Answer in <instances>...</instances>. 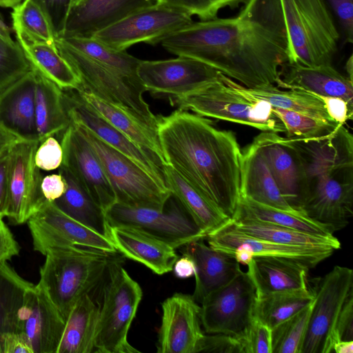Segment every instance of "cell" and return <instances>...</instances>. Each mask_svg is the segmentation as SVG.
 I'll return each instance as SVG.
<instances>
[{"instance_id": "obj_61", "label": "cell", "mask_w": 353, "mask_h": 353, "mask_svg": "<svg viewBox=\"0 0 353 353\" xmlns=\"http://www.w3.org/2000/svg\"><path fill=\"white\" fill-rule=\"evenodd\" d=\"M345 70L347 73V77L352 81V55L351 54L347 59L345 65Z\"/></svg>"}, {"instance_id": "obj_5", "label": "cell", "mask_w": 353, "mask_h": 353, "mask_svg": "<svg viewBox=\"0 0 353 353\" xmlns=\"http://www.w3.org/2000/svg\"><path fill=\"white\" fill-rule=\"evenodd\" d=\"M289 43L288 63L332 65L340 34L325 0H280Z\"/></svg>"}, {"instance_id": "obj_26", "label": "cell", "mask_w": 353, "mask_h": 353, "mask_svg": "<svg viewBox=\"0 0 353 353\" xmlns=\"http://www.w3.org/2000/svg\"><path fill=\"white\" fill-rule=\"evenodd\" d=\"M278 88L299 89L319 96L340 97L353 108V83L332 65L308 67L285 63L276 82Z\"/></svg>"}, {"instance_id": "obj_11", "label": "cell", "mask_w": 353, "mask_h": 353, "mask_svg": "<svg viewBox=\"0 0 353 353\" xmlns=\"http://www.w3.org/2000/svg\"><path fill=\"white\" fill-rule=\"evenodd\" d=\"M256 299V288L248 272L241 270L201 301L200 317L205 332L241 338L254 318Z\"/></svg>"}, {"instance_id": "obj_59", "label": "cell", "mask_w": 353, "mask_h": 353, "mask_svg": "<svg viewBox=\"0 0 353 353\" xmlns=\"http://www.w3.org/2000/svg\"><path fill=\"white\" fill-rule=\"evenodd\" d=\"M23 141L0 125V154L9 150L17 142Z\"/></svg>"}, {"instance_id": "obj_22", "label": "cell", "mask_w": 353, "mask_h": 353, "mask_svg": "<svg viewBox=\"0 0 353 353\" xmlns=\"http://www.w3.org/2000/svg\"><path fill=\"white\" fill-rule=\"evenodd\" d=\"M65 321L40 284L26 291L21 315V331L34 353H57Z\"/></svg>"}, {"instance_id": "obj_57", "label": "cell", "mask_w": 353, "mask_h": 353, "mask_svg": "<svg viewBox=\"0 0 353 353\" xmlns=\"http://www.w3.org/2000/svg\"><path fill=\"white\" fill-rule=\"evenodd\" d=\"M10 150L0 154V215L3 216L6 200Z\"/></svg>"}, {"instance_id": "obj_4", "label": "cell", "mask_w": 353, "mask_h": 353, "mask_svg": "<svg viewBox=\"0 0 353 353\" xmlns=\"http://www.w3.org/2000/svg\"><path fill=\"white\" fill-rule=\"evenodd\" d=\"M73 245L49 249L40 268V283L65 321L74 304L103 281L112 254Z\"/></svg>"}, {"instance_id": "obj_41", "label": "cell", "mask_w": 353, "mask_h": 353, "mask_svg": "<svg viewBox=\"0 0 353 353\" xmlns=\"http://www.w3.org/2000/svg\"><path fill=\"white\" fill-rule=\"evenodd\" d=\"M69 46L119 73L139 80L137 70L140 59L128 54L126 50H116L109 48L94 37H60Z\"/></svg>"}, {"instance_id": "obj_43", "label": "cell", "mask_w": 353, "mask_h": 353, "mask_svg": "<svg viewBox=\"0 0 353 353\" xmlns=\"http://www.w3.org/2000/svg\"><path fill=\"white\" fill-rule=\"evenodd\" d=\"M314 301L272 329V353H301Z\"/></svg>"}, {"instance_id": "obj_15", "label": "cell", "mask_w": 353, "mask_h": 353, "mask_svg": "<svg viewBox=\"0 0 353 353\" xmlns=\"http://www.w3.org/2000/svg\"><path fill=\"white\" fill-rule=\"evenodd\" d=\"M353 292V270L335 265L321 279L301 353H331V339L337 316L347 296Z\"/></svg>"}, {"instance_id": "obj_54", "label": "cell", "mask_w": 353, "mask_h": 353, "mask_svg": "<svg viewBox=\"0 0 353 353\" xmlns=\"http://www.w3.org/2000/svg\"><path fill=\"white\" fill-rule=\"evenodd\" d=\"M40 188L43 200L54 202L64 194L66 190V182L58 172L57 174L43 176Z\"/></svg>"}, {"instance_id": "obj_39", "label": "cell", "mask_w": 353, "mask_h": 353, "mask_svg": "<svg viewBox=\"0 0 353 353\" xmlns=\"http://www.w3.org/2000/svg\"><path fill=\"white\" fill-rule=\"evenodd\" d=\"M32 284L22 278L8 261L0 265V337L9 332H22L25 295Z\"/></svg>"}, {"instance_id": "obj_18", "label": "cell", "mask_w": 353, "mask_h": 353, "mask_svg": "<svg viewBox=\"0 0 353 353\" xmlns=\"http://www.w3.org/2000/svg\"><path fill=\"white\" fill-rule=\"evenodd\" d=\"M201 306L192 295L175 293L162 303L158 353H197L205 334Z\"/></svg>"}, {"instance_id": "obj_60", "label": "cell", "mask_w": 353, "mask_h": 353, "mask_svg": "<svg viewBox=\"0 0 353 353\" xmlns=\"http://www.w3.org/2000/svg\"><path fill=\"white\" fill-rule=\"evenodd\" d=\"M332 352L335 353H352L353 352V340L352 341H339L332 346Z\"/></svg>"}, {"instance_id": "obj_29", "label": "cell", "mask_w": 353, "mask_h": 353, "mask_svg": "<svg viewBox=\"0 0 353 353\" xmlns=\"http://www.w3.org/2000/svg\"><path fill=\"white\" fill-rule=\"evenodd\" d=\"M241 197L281 210L297 212L281 194L269 168L254 144L242 150Z\"/></svg>"}, {"instance_id": "obj_51", "label": "cell", "mask_w": 353, "mask_h": 353, "mask_svg": "<svg viewBox=\"0 0 353 353\" xmlns=\"http://www.w3.org/2000/svg\"><path fill=\"white\" fill-rule=\"evenodd\" d=\"M353 340V292L344 301L336 319L332 336V350L333 345L339 341Z\"/></svg>"}, {"instance_id": "obj_45", "label": "cell", "mask_w": 353, "mask_h": 353, "mask_svg": "<svg viewBox=\"0 0 353 353\" xmlns=\"http://www.w3.org/2000/svg\"><path fill=\"white\" fill-rule=\"evenodd\" d=\"M273 112L283 122L287 138L318 137L330 133L339 125L286 109L273 108Z\"/></svg>"}, {"instance_id": "obj_20", "label": "cell", "mask_w": 353, "mask_h": 353, "mask_svg": "<svg viewBox=\"0 0 353 353\" xmlns=\"http://www.w3.org/2000/svg\"><path fill=\"white\" fill-rule=\"evenodd\" d=\"M252 143L263 157L283 196L293 209L303 213V168L288 139L276 132H262Z\"/></svg>"}, {"instance_id": "obj_23", "label": "cell", "mask_w": 353, "mask_h": 353, "mask_svg": "<svg viewBox=\"0 0 353 353\" xmlns=\"http://www.w3.org/2000/svg\"><path fill=\"white\" fill-rule=\"evenodd\" d=\"M157 3L159 0H83L72 7L60 37H92L127 16Z\"/></svg>"}, {"instance_id": "obj_44", "label": "cell", "mask_w": 353, "mask_h": 353, "mask_svg": "<svg viewBox=\"0 0 353 353\" xmlns=\"http://www.w3.org/2000/svg\"><path fill=\"white\" fill-rule=\"evenodd\" d=\"M32 69L21 45L0 20V92Z\"/></svg>"}, {"instance_id": "obj_10", "label": "cell", "mask_w": 353, "mask_h": 353, "mask_svg": "<svg viewBox=\"0 0 353 353\" xmlns=\"http://www.w3.org/2000/svg\"><path fill=\"white\" fill-rule=\"evenodd\" d=\"M175 201L172 199L171 195L161 209L115 203L105 213L108 225L137 228L165 241L174 249L205 239L206 234Z\"/></svg>"}, {"instance_id": "obj_1", "label": "cell", "mask_w": 353, "mask_h": 353, "mask_svg": "<svg viewBox=\"0 0 353 353\" xmlns=\"http://www.w3.org/2000/svg\"><path fill=\"white\" fill-rule=\"evenodd\" d=\"M161 43L168 52L203 62L249 88L276 84L288 61L280 0H248L236 15L192 21Z\"/></svg>"}, {"instance_id": "obj_40", "label": "cell", "mask_w": 353, "mask_h": 353, "mask_svg": "<svg viewBox=\"0 0 353 353\" xmlns=\"http://www.w3.org/2000/svg\"><path fill=\"white\" fill-rule=\"evenodd\" d=\"M314 299V292L309 288L256 296L254 317L272 329L309 305Z\"/></svg>"}, {"instance_id": "obj_12", "label": "cell", "mask_w": 353, "mask_h": 353, "mask_svg": "<svg viewBox=\"0 0 353 353\" xmlns=\"http://www.w3.org/2000/svg\"><path fill=\"white\" fill-rule=\"evenodd\" d=\"M192 21V16L188 12L157 3L127 16L92 37L114 50H125L140 42L150 45L161 43L170 34Z\"/></svg>"}, {"instance_id": "obj_19", "label": "cell", "mask_w": 353, "mask_h": 353, "mask_svg": "<svg viewBox=\"0 0 353 353\" xmlns=\"http://www.w3.org/2000/svg\"><path fill=\"white\" fill-rule=\"evenodd\" d=\"M66 167L105 212L116 203L113 189L97 154L72 121L59 136Z\"/></svg>"}, {"instance_id": "obj_3", "label": "cell", "mask_w": 353, "mask_h": 353, "mask_svg": "<svg viewBox=\"0 0 353 353\" xmlns=\"http://www.w3.org/2000/svg\"><path fill=\"white\" fill-rule=\"evenodd\" d=\"M303 172V212L334 233L353 215V137L338 125L313 138H288Z\"/></svg>"}, {"instance_id": "obj_2", "label": "cell", "mask_w": 353, "mask_h": 353, "mask_svg": "<svg viewBox=\"0 0 353 353\" xmlns=\"http://www.w3.org/2000/svg\"><path fill=\"white\" fill-rule=\"evenodd\" d=\"M157 134L165 163L232 220L241 199L243 158L234 134L176 109L157 115Z\"/></svg>"}, {"instance_id": "obj_27", "label": "cell", "mask_w": 353, "mask_h": 353, "mask_svg": "<svg viewBox=\"0 0 353 353\" xmlns=\"http://www.w3.org/2000/svg\"><path fill=\"white\" fill-rule=\"evenodd\" d=\"M183 247V254L189 255L195 265V288L192 296L197 303L229 283L241 270L233 256L207 245L203 239Z\"/></svg>"}, {"instance_id": "obj_42", "label": "cell", "mask_w": 353, "mask_h": 353, "mask_svg": "<svg viewBox=\"0 0 353 353\" xmlns=\"http://www.w3.org/2000/svg\"><path fill=\"white\" fill-rule=\"evenodd\" d=\"M12 19L17 38L55 43L56 37L47 17L32 1L23 0L13 8Z\"/></svg>"}, {"instance_id": "obj_38", "label": "cell", "mask_w": 353, "mask_h": 353, "mask_svg": "<svg viewBox=\"0 0 353 353\" xmlns=\"http://www.w3.org/2000/svg\"><path fill=\"white\" fill-rule=\"evenodd\" d=\"M234 227L241 232L273 243L282 245L315 248H331L338 250L341 243L334 236L327 237L252 219L232 220Z\"/></svg>"}, {"instance_id": "obj_62", "label": "cell", "mask_w": 353, "mask_h": 353, "mask_svg": "<svg viewBox=\"0 0 353 353\" xmlns=\"http://www.w3.org/2000/svg\"><path fill=\"white\" fill-rule=\"evenodd\" d=\"M83 0H73V4H72V6L80 3L81 1H82Z\"/></svg>"}, {"instance_id": "obj_28", "label": "cell", "mask_w": 353, "mask_h": 353, "mask_svg": "<svg viewBox=\"0 0 353 353\" xmlns=\"http://www.w3.org/2000/svg\"><path fill=\"white\" fill-rule=\"evenodd\" d=\"M247 266L257 296L308 288L307 276L310 268L296 261L280 257L254 256Z\"/></svg>"}, {"instance_id": "obj_6", "label": "cell", "mask_w": 353, "mask_h": 353, "mask_svg": "<svg viewBox=\"0 0 353 353\" xmlns=\"http://www.w3.org/2000/svg\"><path fill=\"white\" fill-rule=\"evenodd\" d=\"M220 74L216 81L191 92L169 97L170 103L201 117L245 125L263 132H285L270 103L235 90L222 81Z\"/></svg>"}, {"instance_id": "obj_31", "label": "cell", "mask_w": 353, "mask_h": 353, "mask_svg": "<svg viewBox=\"0 0 353 353\" xmlns=\"http://www.w3.org/2000/svg\"><path fill=\"white\" fill-rule=\"evenodd\" d=\"M100 317V305L91 295L83 296L65 320L57 353H90L95 351Z\"/></svg>"}, {"instance_id": "obj_55", "label": "cell", "mask_w": 353, "mask_h": 353, "mask_svg": "<svg viewBox=\"0 0 353 353\" xmlns=\"http://www.w3.org/2000/svg\"><path fill=\"white\" fill-rule=\"evenodd\" d=\"M0 353H34V350L23 333L14 332L0 337Z\"/></svg>"}, {"instance_id": "obj_36", "label": "cell", "mask_w": 353, "mask_h": 353, "mask_svg": "<svg viewBox=\"0 0 353 353\" xmlns=\"http://www.w3.org/2000/svg\"><path fill=\"white\" fill-rule=\"evenodd\" d=\"M31 67L63 90H78L81 81L55 43L17 38Z\"/></svg>"}, {"instance_id": "obj_50", "label": "cell", "mask_w": 353, "mask_h": 353, "mask_svg": "<svg viewBox=\"0 0 353 353\" xmlns=\"http://www.w3.org/2000/svg\"><path fill=\"white\" fill-rule=\"evenodd\" d=\"M198 352L245 353V351L242 339L219 333L204 334Z\"/></svg>"}, {"instance_id": "obj_33", "label": "cell", "mask_w": 353, "mask_h": 353, "mask_svg": "<svg viewBox=\"0 0 353 353\" xmlns=\"http://www.w3.org/2000/svg\"><path fill=\"white\" fill-rule=\"evenodd\" d=\"M35 123L39 142L50 136L59 137L71 123L64 103L63 90L37 71Z\"/></svg>"}, {"instance_id": "obj_32", "label": "cell", "mask_w": 353, "mask_h": 353, "mask_svg": "<svg viewBox=\"0 0 353 353\" xmlns=\"http://www.w3.org/2000/svg\"><path fill=\"white\" fill-rule=\"evenodd\" d=\"M80 97L112 125L145 152L157 156L164 163L157 131L142 123L123 110L102 100L81 86Z\"/></svg>"}, {"instance_id": "obj_8", "label": "cell", "mask_w": 353, "mask_h": 353, "mask_svg": "<svg viewBox=\"0 0 353 353\" xmlns=\"http://www.w3.org/2000/svg\"><path fill=\"white\" fill-rule=\"evenodd\" d=\"M103 283V300L95 352H139L128 341L131 323L142 299V290L117 259L110 265Z\"/></svg>"}, {"instance_id": "obj_37", "label": "cell", "mask_w": 353, "mask_h": 353, "mask_svg": "<svg viewBox=\"0 0 353 353\" xmlns=\"http://www.w3.org/2000/svg\"><path fill=\"white\" fill-rule=\"evenodd\" d=\"M239 219L259 221L319 236H334V233L327 225L305 214L274 208L245 197H241L233 219Z\"/></svg>"}, {"instance_id": "obj_24", "label": "cell", "mask_w": 353, "mask_h": 353, "mask_svg": "<svg viewBox=\"0 0 353 353\" xmlns=\"http://www.w3.org/2000/svg\"><path fill=\"white\" fill-rule=\"evenodd\" d=\"M35 83L36 71L32 68L0 92V125L23 141H38Z\"/></svg>"}, {"instance_id": "obj_30", "label": "cell", "mask_w": 353, "mask_h": 353, "mask_svg": "<svg viewBox=\"0 0 353 353\" xmlns=\"http://www.w3.org/2000/svg\"><path fill=\"white\" fill-rule=\"evenodd\" d=\"M222 81L235 90L250 97L264 100L273 108L292 110L321 120L330 124H338L329 117L323 101L315 94L299 89L282 90L274 84L249 88L238 83L222 73Z\"/></svg>"}, {"instance_id": "obj_53", "label": "cell", "mask_w": 353, "mask_h": 353, "mask_svg": "<svg viewBox=\"0 0 353 353\" xmlns=\"http://www.w3.org/2000/svg\"><path fill=\"white\" fill-rule=\"evenodd\" d=\"M324 103L330 118L339 125H344L352 119L353 108L340 97L317 95Z\"/></svg>"}, {"instance_id": "obj_47", "label": "cell", "mask_w": 353, "mask_h": 353, "mask_svg": "<svg viewBox=\"0 0 353 353\" xmlns=\"http://www.w3.org/2000/svg\"><path fill=\"white\" fill-rule=\"evenodd\" d=\"M241 339L245 353H272V329L255 317Z\"/></svg>"}, {"instance_id": "obj_16", "label": "cell", "mask_w": 353, "mask_h": 353, "mask_svg": "<svg viewBox=\"0 0 353 353\" xmlns=\"http://www.w3.org/2000/svg\"><path fill=\"white\" fill-rule=\"evenodd\" d=\"M137 73L146 91L169 98L188 94L213 82L221 72L196 59L179 56L166 60H141Z\"/></svg>"}, {"instance_id": "obj_46", "label": "cell", "mask_w": 353, "mask_h": 353, "mask_svg": "<svg viewBox=\"0 0 353 353\" xmlns=\"http://www.w3.org/2000/svg\"><path fill=\"white\" fill-rule=\"evenodd\" d=\"M248 0H159L162 3L181 9L201 21L218 17L219 12L226 8H235Z\"/></svg>"}, {"instance_id": "obj_7", "label": "cell", "mask_w": 353, "mask_h": 353, "mask_svg": "<svg viewBox=\"0 0 353 353\" xmlns=\"http://www.w3.org/2000/svg\"><path fill=\"white\" fill-rule=\"evenodd\" d=\"M55 44L78 75L82 88L157 131V115L144 100L146 90L140 81L90 59L59 39H56Z\"/></svg>"}, {"instance_id": "obj_48", "label": "cell", "mask_w": 353, "mask_h": 353, "mask_svg": "<svg viewBox=\"0 0 353 353\" xmlns=\"http://www.w3.org/2000/svg\"><path fill=\"white\" fill-rule=\"evenodd\" d=\"M37 5L47 17L56 39L61 37L72 7L73 0H30Z\"/></svg>"}, {"instance_id": "obj_56", "label": "cell", "mask_w": 353, "mask_h": 353, "mask_svg": "<svg viewBox=\"0 0 353 353\" xmlns=\"http://www.w3.org/2000/svg\"><path fill=\"white\" fill-rule=\"evenodd\" d=\"M20 245L10 228L0 217V265L19 255Z\"/></svg>"}, {"instance_id": "obj_9", "label": "cell", "mask_w": 353, "mask_h": 353, "mask_svg": "<svg viewBox=\"0 0 353 353\" xmlns=\"http://www.w3.org/2000/svg\"><path fill=\"white\" fill-rule=\"evenodd\" d=\"M99 158L116 197V203L161 209L171 196L132 160L105 143L88 128L75 123Z\"/></svg>"}, {"instance_id": "obj_34", "label": "cell", "mask_w": 353, "mask_h": 353, "mask_svg": "<svg viewBox=\"0 0 353 353\" xmlns=\"http://www.w3.org/2000/svg\"><path fill=\"white\" fill-rule=\"evenodd\" d=\"M58 172L65 180L66 190L53 203L69 216L108 237L109 227L102 208L66 167L61 164Z\"/></svg>"}, {"instance_id": "obj_63", "label": "cell", "mask_w": 353, "mask_h": 353, "mask_svg": "<svg viewBox=\"0 0 353 353\" xmlns=\"http://www.w3.org/2000/svg\"><path fill=\"white\" fill-rule=\"evenodd\" d=\"M0 217H3V216L0 215ZM4 218V217H3Z\"/></svg>"}, {"instance_id": "obj_58", "label": "cell", "mask_w": 353, "mask_h": 353, "mask_svg": "<svg viewBox=\"0 0 353 353\" xmlns=\"http://www.w3.org/2000/svg\"><path fill=\"white\" fill-rule=\"evenodd\" d=\"M172 270L176 277L186 279L194 275L195 265L189 255L183 254L175 261Z\"/></svg>"}, {"instance_id": "obj_25", "label": "cell", "mask_w": 353, "mask_h": 353, "mask_svg": "<svg viewBox=\"0 0 353 353\" xmlns=\"http://www.w3.org/2000/svg\"><path fill=\"white\" fill-rule=\"evenodd\" d=\"M108 238L117 252L159 275L171 272L179 258L173 247L135 228L109 227Z\"/></svg>"}, {"instance_id": "obj_14", "label": "cell", "mask_w": 353, "mask_h": 353, "mask_svg": "<svg viewBox=\"0 0 353 353\" xmlns=\"http://www.w3.org/2000/svg\"><path fill=\"white\" fill-rule=\"evenodd\" d=\"M38 141H20L10 150L3 216L10 223H27L44 201L41 192L42 171L36 165Z\"/></svg>"}, {"instance_id": "obj_35", "label": "cell", "mask_w": 353, "mask_h": 353, "mask_svg": "<svg viewBox=\"0 0 353 353\" xmlns=\"http://www.w3.org/2000/svg\"><path fill=\"white\" fill-rule=\"evenodd\" d=\"M167 188L206 236L229 222L230 218L213 207L173 168L164 164Z\"/></svg>"}, {"instance_id": "obj_49", "label": "cell", "mask_w": 353, "mask_h": 353, "mask_svg": "<svg viewBox=\"0 0 353 353\" xmlns=\"http://www.w3.org/2000/svg\"><path fill=\"white\" fill-rule=\"evenodd\" d=\"M63 148L56 136H50L39 142L34 154L36 165L49 172L59 169L63 162Z\"/></svg>"}, {"instance_id": "obj_17", "label": "cell", "mask_w": 353, "mask_h": 353, "mask_svg": "<svg viewBox=\"0 0 353 353\" xmlns=\"http://www.w3.org/2000/svg\"><path fill=\"white\" fill-rule=\"evenodd\" d=\"M63 100L71 121L88 128L168 189L163 168L165 163L157 156L145 152L112 125L89 105L76 90H63Z\"/></svg>"}, {"instance_id": "obj_21", "label": "cell", "mask_w": 353, "mask_h": 353, "mask_svg": "<svg viewBox=\"0 0 353 353\" xmlns=\"http://www.w3.org/2000/svg\"><path fill=\"white\" fill-rule=\"evenodd\" d=\"M213 249L229 254L236 248L250 250L254 256H272L296 261L308 268L330 256L334 249L282 245L248 235L237 230L232 221L209 233L205 237Z\"/></svg>"}, {"instance_id": "obj_52", "label": "cell", "mask_w": 353, "mask_h": 353, "mask_svg": "<svg viewBox=\"0 0 353 353\" xmlns=\"http://www.w3.org/2000/svg\"><path fill=\"white\" fill-rule=\"evenodd\" d=\"M342 28L345 41L353 42V0H325Z\"/></svg>"}, {"instance_id": "obj_13", "label": "cell", "mask_w": 353, "mask_h": 353, "mask_svg": "<svg viewBox=\"0 0 353 353\" xmlns=\"http://www.w3.org/2000/svg\"><path fill=\"white\" fill-rule=\"evenodd\" d=\"M27 223L33 249L43 255L52 248L66 245L117 252L108 236L69 216L53 202L43 201Z\"/></svg>"}]
</instances>
